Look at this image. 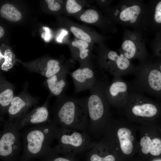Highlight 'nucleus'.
<instances>
[{"mask_svg":"<svg viewBox=\"0 0 161 161\" xmlns=\"http://www.w3.org/2000/svg\"><path fill=\"white\" fill-rule=\"evenodd\" d=\"M0 14L1 17L13 22L18 21L21 18V14L18 10L10 4H5L2 6Z\"/></svg>","mask_w":161,"mask_h":161,"instance_id":"21","label":"nucleus"},{"mask_svg":"<svg viewBox=\"0 0 161 161\" xmlns=\"http://www.w3.org/2000/svg\"><path fill=\"white\" fill-rule=\"evenodd\" d=\"M117 135L123 152L127 155L130 154L133 150L132 142L134 139L131 131L127 128H120L117 130Z\"/></svg>","mask_w":161,"mask_h":161,"instance_id":"19","label":"nucleus"},{"mask_svg":"<svg viewBox=\"0 0 161 161\" xmlns=\"http://www.w3.org/2000/svg\"><path fill=\"white\" fill-rule=\"evenodd\" d=\"M43 29H44L45 33H44V35H42V37L46 41H48L51 37L49 29L48 27H43Z\"/></svg>","mask_w":161,"mask_h":161,"instance_id":"31","label":"nucleus"},{"mask_svg":"<svg viewBox=\"0 0 161 161\" xmlns=\"http://www.w3.org/2000/svg\"><path fill=\"white\" fill-rule=\"evenodd\" d=\"M28 68L32 72L38 73L47 78L66 69L62 68L59 61L51 59L45 63H40L31 64Z\"/></svg>","mask_w":161,"mask_h":161,"instance_id":"17","label":"nucleus"},{"mask_svg":"<svg viewBox=\"0 0 161 161\" xmlns=\"http://www.w3.org/2000/svg\"><path fill=\"white\" fill-rule=\"evenodd\" d=\"M20 130L14 122H5L0 136V157L3 161L18 159L21 148Z\"/></svg>","mask_w":161,"mask_h":161,"instance_id":"8","label":"nucleus"},{"mask_svg":"<svg viewBox=\"0 0 161 161\" xmlns=\"http://www.w3.org/2000/svg\"><path fill=\"white\" fill-rule=\"evenodd\" d=\"M147 8L142 0H123L116 8L113 16L124 27H130L147 34Z\"/></svg>","mask_w":161,"mask_h":161,"instance_id":"5","label":"nucleus"},{"mask_svg":"<svg viewBox=\"0 0 161 161\" xmlns=\"http://www.w3.org/2000/svg\"><path fill=\"white\" fill-rule=\"evenodd\" d=\"M101 62L102 68L114 77L134 75L136 70V66L132 64L131 60L112 50L106 51L104 53Z\"/></svg>","mask_w":161,"mask_h":161,"instance_id":"9","label":"nucleus"},{"mask_svg":"<svg viewBox=\"0 0 161 161\" xmlns=\"http://www.w3.org/2000/svg\"><path fill=\"white\" fill-rule=\"evenodd\" d=\"M148 31L157 32L161 30V0H151L146 4Z\"/></svg>","mask_w":161,"mask_h":161,"instance_id":"15","label":"nucleus"},{"mask_svg":"<svg viewBox=\"0 0 161 161\" xmlns=\"http://www.w3.org/2000/svg\"><path fill=\"white\" fill-rule=\"evenodd\" d=\"M4 34V30L3 28L1 27H0V38H2Z\"/></svg>","mask_w":161,"mask_h":161,"instance_id":"34","label":"nucleus"},{"mask_svg":"<svg viewBox=\"0 0 161 161\" xmlns=\"http://www.w3.org/2000/svg\"><path fill=\"white\" fill-rule=\"evenodd\" d=\"M152 61L139 63L136 66L135 77L129 82V91L161 99V72Z\"/></svg>","mask_w":161,"mask_h":161,"instance_id":"4","label":"nucleus"},{"mask_svg":"<svg viewBox=\"0 0 161 161\" xmlns=\"http://www.w3.org/2000/svg\"><path fill=\"white\" fill-rule=\"evenodd\" d=\"M3 55L4 61L1 66V68L3 71H7L13 67L14 58L13 53L9 49H6Z\"/></svg>","mask_w":161,"mask_h":161,"instance_id":"24","label":"nucleus"},{"mask_svg":"<svg viewBox=\"0 0 161 161\" xmlns=\"http://www.w3.org/2000/svg\"><path fill=\"white\" fill-rule=\"evenodd\" d=\"M81 6L78 4L75 0H68L66 4V9L70 13L77 12L81 9Z\"/></svg>","mask_w":161,"mask_h":161,"instance_id":"27","label":"nucleus"},{"mask_svg":"<svg viewBox=\"0 0 161 161\" xmlns=\"http://www.w3.org/2000/svg\"><path fill=\"white\" fill-rule=\"evenodd\" d=\"M153 57L161 58V30L157 32L154 38L150 42Z\"/></svg>","mask_w":161,"mask_h":161,"instance_id":"22","label":"nucleus"},{"mask_svg":"<svg viewBox=\"0 0 161 161\" xmlns=\"http://www.w3.org/2000/svg\"><path fill=\"white\" fill-rule=\"evenodd\" d=\"M59 127L52 121L25 127L20 131L23 151L19 161L43 160L57 154L51 145Z\"/></svg>","mask_w":161,"mask_h":161,"instance_id":"1","label":"nucleus"},{"mask_svg":"<svg viewBox=\"0 0 161 161\" xmlns=\"http://www.w3.org/2000/svg\"><path fill=\"white\" fill-rule=\"evenodd\" d=\"M56 139L57 144L54 148L55 153L72 157L92 148L97 143L92 140L88 132L60 127Z\"/></svg>","mask_w":161,"mask_h":161,"instance_id":"6","label":"nucleus"},{"mask_svg":"<svg viewBox=\"0 0 161 161\" xmlns=\"http://www.w3.org/2000/svg\"><path fill=\"white\" fill-rule=\"evenodd\" d=\"M114 157L112 154H108L103 157H100L94 154L90 153L88 161H115Z\"/></svg>","mask_w":161,"mask_h":161,"instance_id":"28","label":"nucleus"},{"mask_svg":"<svg viewBox=\"0 0 161 161\" xmlns=\"http://www.w3.org/2000/svg\"><path fill=\"white\" fill-rule=\"evenodd\" d=\"M129 84L121 76L114 77L106 87V95L109 104L120 106L127 103L129 95Z\"/></svg>","mask_w":161,"mask_h":161,"instance_id":"12","label":"nucleus"},{"mask_svg":"<svg viewBox=\"0 0 161 161\" xmlns=\"http://www.w3.org/2000/svg\"></svg>","mask_w":161,"mask_h":161,"instance_id":"36","label":"nucleus"},{"mask_svg":"<svg viewBox=\"0 0 161 161\" xmlns=\"http://www.w3.org/2000/svg\"><path fill=\"white\" fill-rule=\"evenodd\" d=\"M68 73L66 69L47 78L46 83L51 95L59 97L63 95L68 86L66 78Z\"/></svg>","mask_w":161,"mask_h":161,"instance_id":"16","label":"nucleus"},{"mask_svg":"<svg viewBox=\"0 0 161 161\" xmlns=\"http://www.w3.org/2000/svg\"><path fill=\"white\" fill-rule=\"evenodd\" d=\"M38 99L32 96L25 89L18 95L14 97L8 107L7 113L9 123L14 122L27 112L33 105L37 104Z\"/></svg>","mask_w":161,"mask_h":161,"instance_id":"11","label":"nucleus"},{"mask_svg":"<svg viewBox=\"0 0 161 161\" xmlns=\"http://www.w3.org/2000/svg\"><path fill=\"white\" fill-rule=\"evenodd\" d=\"M47 101L42 106L37 107L27 112L14 122L19 129L27 126L41 124L50 121Z\"/></svg>","mask_w":161,"mask_h":161,"instance_id":"14","label":"nucleus"},{"mask_svg":"<svg viewBox=\"0 0 161 161\" xmlns=\"http://www.w3.org/2000/svg\"><path fill=\"white\" fill-rule=\"evenodd\" d=\"M75 87V93L90 90L95 84L99 75L92 68L88 66L79 68L69 73Z\"/></svg>","mask_w":161,"mask_h":161,"instance_id":"13","label":"nucleus"},{"mask_svg":"<svg viewBox=\"0 0 161 161\" xmlns=\"http://www.w3.org/2000/svg\"><path fill=\"white\" fill-rule=\"evenodd\" d=\"M153 63L158 68L161 72V58H156L152 61Z\"/></svg>","mask_w":161,"mask_h":161,"instance_id":"32","label":"nucleus"},{"mask_svg":"<svg viewBox=\"0 0 161 161\" xmlns=\"http://www.w3.org/2000/svg\"><path fill=\"white\" fill-rule=\"evenodd\" d=\"M45 1L47 3L49 8L53 11H57L59 10L61 8L60 5L54 0H46Z\"/></svg>","mask_w":161,"mask_h":161,"instance_id":"30","label":"nucleus"},{"mask_svg":"<svg viewBox=\"0 0 161 161\" xmlns=\"http://www.w3.org/2000/svg\"><path fill=\"white\" fill-rule=\"evenodd\" d=\"M72 45L77 47L79 50V57L80 59L83 60L86 58L89 55V50L86 48L89 46L87 42L79 40L73 41Z\"/></svg>","mask_w":161,"mask_h":161,"instance_id":"23","label":"nucleus"},{"mask_svg":"<svg viewBox=\"0 0 161 161\" xmlns=\"http://www.w3.org/2000/svg\"><path fill=\"white\" fill-rule=\"evenodd\" d=\"M41 161H75L73 157L57 154L42 160Z\"/></svg>","mask_w":161,"mask_h":161,"instance_id":"29","label":"nucleus"},{"mask_svg":"<svg viewBox=\"0 0 161 161\" xmlns=\"http://www.w3.org/2000/svg\"><path fill=\"white\" fill-rule=\"evenodd\" d=\"M0 61L2 59H4V55L0 51Z\"/></svg>","mask_w":161,"mask_h":161,"instance_id":"35","label":"nucleus"},{"mask_svg":"<svg viewBox=\"0 0 161 161\" xmlns=\"http://www.w3.org/2000/svg\"></svg>","mask_w":161,"mask_h":161,"instance_id":"37","label":"nucleus"},{"mask_svg":"<svg viewBox=\"0 0 161 161\" xmlns=\"http://www.w3.org/2000/svg\"><path fill=\"white\" fill-rule=\"evenodd\" d=\"M68 32L65 30H62L61 33L60 34L59 36L57 38V41L60 42H61L64 36L67 35Z\"/></svg>","mask_w":161,"mask_h":161,"instance_id":"33","label":"nucleus"},{"mask_svg":"<svg viewBox=\"0 0 161 161\" xmlns=\"http://www.w3.org/2000/svg\"><path fill=\"white\" fill-rule=\"evenodd\" d=\"M70 29L75 36L80 40L87 42L91 41L90 36L81 29L74 26H72Z\"/></svg>","mask_w":161,"mask_h":161,"instance_id":"26","label":"nucleus"},{"mask_svg":"<svg viewBox=\"0 0 161 161\" xmlns=\"http://www.w3.org/2000/svg\"><path fill=\"white\" fill-rule=\"evenodd\" d=\"M146 35L139 30L125 29L120 53L131 60L137 59L139 63L153 60V56H149L146 48Z\"/></svg>","mask_w":161,"mask_h":161,"instance_id":"7","label":"nucleus"},{"mask_svg":"<svg viewBox=\"0 0 161 161\" xmlns=\"http://www.w3.org/2000/svg\"><path fill=\"white\" fill-rule=\"evenodd\" d=\"M81 20L88 23H92L96 22L98 19L99 16L97 12L93 10H88L81 15Z\"/></svg>","mask_w":161,"mask_h":161,"instance_id":"25","label":"nucleus"},{"mask_svg":"<svg viewBox=\"0 0 161 161\" xmlns=\"http://www.w3.org/2000/svg\"><path fill=\"white\" fill-rule=\"evenodd\" d=\"M14 87L2 75L0 78V109L1 118L7 112L10 102L14 97Z\"/></svg>","mask_w":161,"mask_h":161,"instance_id":"18","label":"nucleus"},{"mask_svg":"<svg viewBox=\"0 0 161 161\" xmlns=\"http://www.w3.org/2000/svg\"><path fill=\"white\" fill-rule=\"evenodd\" d=\"M108 78L101 73L87 97V107L89 120V131L96 138L100 136L109 115V103L106 89L109 84Z\"/></svg>","mask_w":161,"mask_h":161,"instance_id":"3","label":"nucleus"},{"mask_svg":"<svg viewBox=\"0 0 161 161\" xmlns=\"http://www.w3.org/2000/svg\"><path fill=\"white\" fill-rule=\"evenodd\" d=\"M87 97H59L55 104L52 120L58 127L88 132L89 121Z\"/></svg>","mask_w":161,"mask_h":161,"instance_id":"2","label":"nucleus"},{"mask_svg":"<svg viewBox=\"0 0 161 161\" xmlns=\"http://www.w3.org/2000/svg\"><path fill=\"white\" fill-rule=\"evenodd\" d=\"M127 103L130 106L131 112L137 117H151L157 114V104L143 94L129 91Z\"/></svg>","mask_w":161,"mask_h":161,"instance_id":"10","label":"nucleus"},{"mask_svg":"<svg viewBox=\"0 0 161 161\" xmlns=\"http://www.w3.org/2000/svg\"><path fill=\"white\" fill-rule=\"evenodd\" d=\"M140 143L144 154L149 152L153 155L158 156L161 153V140L159 138L151 140L149 137L145 136L141 139Z\"/></svg>","mask_w":161,"mask_h":161,"instance_id":"20","label":"nucleus"}]
</instances>
